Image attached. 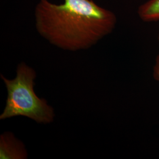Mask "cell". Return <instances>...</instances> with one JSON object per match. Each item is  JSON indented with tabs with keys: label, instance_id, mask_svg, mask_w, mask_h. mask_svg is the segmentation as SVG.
Wrapping results in <instances>:
<instances>
[{
	"label": "cell",
	"instance_id": "8992f818",
	"mask_svg": "<svg viewBox=\"0 0 159 159\" xmlns=\"http://www.w3.org/2000/svg\"><path fill=\"white\" fill-rule=\"evenodd\" d=\"M158 40H159V37H158Z\"/></svg>",
	"mask_w": 159,
	"mask_h": 159
},
{
	"label": "cell",
	"instance_id": "6da1fadb",
	"mask_svg": "<svg viewBox=\"0 0 159 159\" xmlns=\"http://www.w3.org/2000/svg\"><path fill=\"white\" fill-rule=\"evenodd\" d=\"M35 21L39 34L51 44L75 51L88 49L110 34L117 18L93 0H64L59 5L40 0Z\"/></svg>",
	"mask_w": 159,
	"mask_h": 159
},
{
	"label": "cell",
	"instance_id": "7a4b0ae2",
	"mask_svg": "<svg viewBox=\"0 0 159 159\" xmlns=\"http://www.w3.org/2000/svg\"><path fill=\"white\" fill-rule=\"evenodd\" d=\"M7 90L6 107L0 116V120L16 116H24L39 124H50L55 117L54 108L44 98L37 96L34 91L36 72L24 62L17 67V75L14 79H7L1 74Z\"/></svg>",
	"mask_w": 159,
	"mask_h": 159
},
{
	"label": "cell",
	"instance_id": "5b68a950",
	"mask_svg": "<svg viewBox=\"0 0 159 159\" xmlns=\"http://www.w3.org/2000/svg\"><path fill=\"white\" fill-rule=\"evenodd\" d=\"M153 74L154 79L159 82V55L157 56L155 60Z\"/></svg>",
	"mask_w": 159,
	"mask_h": 159
},
{
	"label": "cell",
	"instance_id": "277c9868",
	"mask_svg": "<svg viewBox=\"0 0 159 159\" xmlns=\"http://www.w3.org/2000/svg\"><path fill=\"white\" fill-rule=\"evenodd\" d=\"M137 12L143 21H159V0H148L139 7Z\"/></svg>",
	"mask_w": 159,
	"mask_h": 159
},
{
	"label": "cell",
	"instance_id": "3957f363",
	"mask_svg": "<svg viewBox=\"0 0 159 159\" xmlns=\"http://www.w3.org/2000/svg\"><path fill=\"white\" fill-rule=\"evenodd\" d=\"M28 153L21 140L10 131L4 132L0 136V159H26Z\"/></svg>",
	"mask_w": 159,
	"mask_h": 159
}]
</instances>
